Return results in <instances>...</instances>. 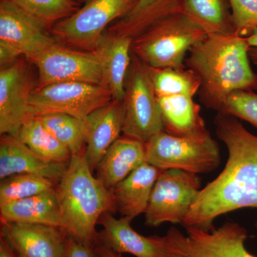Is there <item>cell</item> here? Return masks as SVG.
<instances>
[{
    "instance_id": "29",
    "label": "cell",
    "mask_w": 257,
    "mask_h": 257,
    "mask_svg": "<svg viewBox=\"0 0 257 257\" xmlns=\"http://www.w3.org/2000/svg\"><path fill=\"white\" fill-rule=\"evenodd\" d=\"M217 113L244 120L257 128V94L252 91L233 92L226 97Z\"/></svg>"
},
{
    "instance_id": "5",
    "label": "cell",
    "mask_w": 257,
    "mask_h": 257,
    "mask_svg": "<svg viewBox=\"0 0 257 257\" xmlns=\"http://www.w3.org/2000/svg\"><path fill=\"white\" fill-rule=\"evenodd\" d=\"M146 162L161 170H180L209 173L221 163L220 150L209 132L204 135L176 137L162 130L145 143Z\"/></svg>"
},
{
    "instance_id": "30",
    "label": "cell",
    "mask_w": 257,
    "mask_h": 257,
    "mask_svg": "<svg viewBox=\"0 0 257 257\" xmlns=\"http://www.w3.org/2000/svg\"><path fill=\"white\" fill-rule=\"evenodd\" d=\"M235 27L240 37L249 36L257 28V0H229Z\"/></svg>"
},
{
    "instance_id": "20",
    "label": "cell",
    "mask_w": 257,
    "mask_h": 257,
    "mask_svg": "<svg viewBox=\"0 0 257 257\" xmlns=\"http://www.w3.org/2000/svg\"><path fill=\"white\" fill-rule=\"evenodd\" d=\"M145 162V144L124 135L118 138L106 152L96 168V177L111 190Z\"/></svg>"
},
{
    "instance_id": "12",
    "label": "cell",
    "mask_w": 257,
    "mask_h": 257,
    "mask_svg": "<svg viewBox=\"0 0 257 257\" xmlns=\"http://www.w3.org/2000/svg\"><path fill=\"white\" fill-rule=\"evenodd\" d=\"M30 69L23 60L1 67L0 134L17 136L29 116L28 100L34 89Z\"/></svg>"
},
{
    "instance_id": "17",
    "label": "cell",
    "mask_w": 257,
    "mask_h": 257,
    "mask_svg": "<svg viewBox=\"0 0 257 257\" xmlns=\"http://www.w3.org/2000/svg\"><path fill=\"white\" fill-rule=\"evenodd\" d=\"M84 155L94 172L109 147L122 133V101L112 100L93 111L84 119Z\"/></svg>"
},
{
    "instance_id": "24",
    "label": "cell",
    "mask_w": 257,
    "mask_h": 257,
    "mask_svg": "<svg viewBox=\"0 0 257 257\" xmlns=\"http://www.w3.org/2000/svg\"><path fill=\"white\" fill-rule=\"evenodd\" d=\"M19 140L32 151L47 161L67 163L72 154L36 116H30L19 130Z\"/></svg>"
},
{
    "instance_id": "7",
    "label": "cell",
    "mask_w": 257,
    "mask_h": 257,
    "mask_svg": "<svg viewBox=\"0 0 257 257\" xmlns=\"http://www.w3.org/2000/svg\"><path fill=\"white\" fill-rule=\"evenodd\" d=\"M122 103L124 136L145 144L164 130L157 97L147 65L133 53Z\"/></svg>"
},
{
    "instance_id": "4",
    "label": "cell",
    "mask_w": 257,
    "mask_h": 257,
    "mask_svg": "<svg viewBox=\"0 0 257 257\" xmlns=\"http://www.w3.org/2000/svg\"><path fill=\"white\" fill-rule=\"evenodd\" d=\"M207 36L183 13H176L135 37L131 52L149 67L185 69L186 54Z\"/></svg>"
},
{
    "instance_id": "32",
    "label": "cell",
    "mask_w": 257,
    "mask_h": 257,
    "mask_svg": "<svg viewBox=\"0 0 257 257\" xmlns=\"http://www.w3.org/2000/svg\"><path fill=\"white\" fill-rule=\"evenodd\" d=\"M20 54L14 49L8 45L0 43V64L1 67L14 63L15 61L19 60Z\"/></svg>"
},
{
    "instance_id": "21",
    "label": "cell",
    "mask_w": 257,
    "mask_h": 257,
    "mask_svg": "<svg viewBox=\"0 0 257 257\" xmlns=\"http://www.w3.org/2000/svg\"><path fill=\"white\" fill-rule=\"evenodd\" d=\"M164 131L176 137H190L208 133L200 114V106L193 97L184 95L157 98Z\"/></svg>"
},
{
    "instance_id": "16",
    "label": "cell",
    "mask_w": 257,
    "mask_h": 257,
    "mask_svg": "<svg viewBox=\"0 0 257 257\" xmlns=\"http://www.w3.org/2000/svg\"><path fill=\"white\" fill-rule=\"evenodd\" d=\"M0 139V179L28 174L45 177L58 184L69 162H52L32 151L13 135H1Z\"/></svg>"
},
{
    "instance_id": "9",
    "label": "cell",
    "mask_w": 257,
    "mask_h": 257,
    "mask_svg": "<svg viewBox=\"0 0 257 257\" xmlns=\"http://www.w3.org/2000/svg\"><path fill=\"white\" fill-rule=\"evenodd\" d=\"M114 100L110 91L84 82H62L35 87L28 100L30 116L61 113L84 120L93 111Z\"/></svg>"
},
{
    "instance_id": "25",
    "label": "cell",
    "mask_w": 257,
    "mask_h": 257,
    "mask_svg": "<svg viewBox=\"0 0 257 257\" xmlns=\"http://www.w3.org/2000/svg\"><path fill=\"white\" fill-rule=\"evenodd\" d=\"M147 67L157 98L176 95L194 97L199 92L201 79L192 69Z\"/></svg>"
},
{
    "instance_id": "10",
    "label": "cell",
    "mask_w": 257,
    "mask_h": 257,
    "mask_svg": "<svg viewBox=\"0 0 257 257\" xmlns=\"http://www.w3.org/2000/svg\"><path fill=\"white\" fill-rule=\"evenodd\" d=\"M201 186L197 174L175 169L162 170L145 213V224L152 227L166 222L182 224Z\"/></svg>"
},
{
    "instance_id": "19",
    "label": "cell",
    "mask_w": 257,
    "mask_h": 257,
    "mask_svg": "<svg viewBox=\"0 0 257 257\" xmlns=\"http://www.w3.org/2000/svg\"><path fill=\"white\" fill-rule=\"evenodd\" d=\"M133 40L105 34L95 51L100 60L101 86L110 91L114 100L122 101L125 82L132 61Z\"/></svg>"
},
{
    "instance_id": "31",
    "label": "cell",
    "mask_w": 257,
    "mask_h": 257,
    "mask_svg": "<svg viewBox=\"0 0 257 257\" xmlns=\"http://www.w3.org/2000/svg\"><path fill=\"white\" fill-rule=\"evenodd\" d=\"M94 243L86 242L67 235L61 257H99Z\"/></svg>"
},
{
    "instance_id": "6",
    "label": "cell",
    "mask_w": 257,
    "mask_h": 257,
    "mask_svg": "<svg viewBox=\"0 0 257 257\" xmlns=\"http://www.w3.org/2000/svg\"><path fill=\"white\" fill-rule=\"evenodd\" d=\"M138 3V0H87L82 8L52 27V36L64 46L94 52L106 28L128 15Z\"/></svg>"
},
{
    "instance_id": "35",
    "label": "cell",
    "mask_w": 257,
    "mask_h": 257,
    "mask_svg": "<svg viewBox=\"0 0 257 257\" xmlns=\"http://www.w3.org/2000/svg\"><path fill=\"white\" fill-rule=\"evenodd\" d=\"M154 0H138V4H137L135 8H134L128 15H133L138 14L141 13L144 10L146 9L147 7L149 6Z\"/></svg>"
},
{
    "instance_id": "11",
    "label": "cell",
    "mask_w": 257,
    "mask_h": 257,
    "mask_svg": "<svg viewBox=\"0 0 257 257\" xmlns=\"http://www.w3.org/2000/svg\"><path fill=\"white\" fill-rule=\"evenodd\" d=\"M32 63L38 69L35 87L72 82L101 84L100 60L95 52L76 50L57 42Z\"/></svg>"
},
{
    "instance_id": "23",
    "label": "cell",
    "mask_w": 257,
    "mask_h": 257,
    "mask_svg": "<svg viewBox=\"0 0 257 257\" xmlns=\"http://www.w3.org/2000/svg\"><path fill=\"white\" fill-rule=\"evenodd\" d=\"M182 13L207 35L236 34L226 0H182Z\"/></svg>"
},
{
    "instance_id": "13",
    "label": "cell",
    "mask_w": 257,
    "mask_h": 257,
    "mask_svg": "<svg viewBox=\"0 0 257 257\" xmlns=\"http://www.w3.org/2000/svg\"><path fill=\"white\" fill-rule=\"evenodd\" d=\"M56 42L41 24L8 0H2L0 43L12 47L33 62Z\"/></svg>"
},
{
    "instance_id": "15",
    "label": "cell",
    "mask_w": 257,
    "mask_h": 257,
    "mask_svg": "<svg viewBox=\"0 0 257 257\" xmlns=\"http://www.w3.org/2000/svg\"><path fill=\"white\" fill-rule=\"evenodd\" d=\"M1 236L18 257H61L67 234L57 226L1 222Z\"/></svg>"
},
{
    "instance_id": "27",
    "label": "cell",
    "mask_w": 257,
    "mask_h": 257,
    "mask_svg": "<svg viewBox=\"0 0 257 257\" xmlns=\"http://www.w3.org/2000/svg\"><path fill=\"white\" fill-rule=\"evenodd\" d=\"M57 183L50 179L28 174L10 176L0 183V205L56 190Z\"/></svg>"
},
{
    "instance_id": "2",
    "label": "cell",
    "mask_w": 257,
    "mask_h": 257,
    "mask_svg": "<svg viewBox=\"0 0 257 257\" xmlns=\"http://www.w3.org/2000/svg\"><path fill=\"white\" fill-rule=\"evenodd\" d=\"M246 37L236 34L207 35L190 49L187 68L201 79L200 100L208 109L220 110L236 91H257V74L249 64Z\"/></svg>"
},
{
    "instance_id": "1",
    "label": "cell",
    "mask_w": 257,
    "mask_h": 257,
    "mask_svg": "<svg viewBox=\"0 0 257 257\" xmlns=\"http://www.w3.org/2000/svg\"><path fill=\"white\" fill-rule=\"evenodd\" d=\"M214 124L229 158L219 175L197 194L182 223L186 229L211 231L218 216L243 208L257 209V136L231 115L217 113Z\"/></svg>"
},
{
    "instance_id": "28",
    "label": "cell",
    "mask_w": 257,
    "mask_h": 257,
    "mask_svg": "<svg viewBox=\"0 0 257 257\" xmlns=\"http://www.w3.org/2000/svg\"><path fill=\"white\" fill-rule=\"evenodd\" d=\"M45 28L68 18L79 9L74 0H8Z\"/></svg>"
},
{
    "instance_id": "14",
    "label": "cell",
    "mask_w": 257,
    "mask_h": 257,
    "mask_svg": "<svg viewBox=\"0 0 257 257\" xmlns=\"http://www.w3.org/2000/svg\"><path fill=\"white\" fill-rule=\"evenodd\" d=\"M131 219H116L111 212L101 215L98 224L103 227L97 239L115 252L130 253L136 257H168L166 236H145L131 226Z\"/></svg>"
},
{
    "instance_id": "33",
    "label": "cell",
    "mask_w": 257,
    "mask_h": 257,
    "mask_svg": "<svg viewBox=\"0 0 257 257\" xmlns=\"http://www.w3.org/2000/svg\"><path fill=\"white\" fill-rule=\"evenodd\" d=\"M94 244L99 257H121V253L115 252L110 248L101 243L97 239Z\"/></svg>"
},
{
    "instance_id": "37",
    "label": "cell",
    "mask_w": 257,
    "mask_h": 257,
    "mask_svg": "<svg viewBox=\"0 0 257 257\" xmlns=\"http://www.w3.org/2000/svg\"><path fill=\"white\" fill-rule=\"evenodd\" d=\"M248 56L253 63L257 65V47H250L248 50Z\"/></svg>"
},
{
    "instance_id": "18",
    "label": "cell",
    "mask_w": 257,
    "mask_h": 257,
    "mask_svg": "<svg viewBox=\"0 0 257 257\" xmlns=\"http://www.w3.org/2000/svg\"><path fill=\"white\" fill-rule=\"evenodd\" d=\"M162 171L146 162L115 186L111 190L115 212L132 220L145 214Z\"/></svg>"
},
{
    "instance_id": "3",
    "label": "cell",
    "mask_w": 257,
    "mask_h": 257,
    "mask_svg": "<svg viewBox=\"0 0 257 257\" xmlns=\"http://www.w3.org/2000/svg\"><path fill=\"white\" fill-rule=\"evenodd\" d=\"M61 229L86 242L97 239L96 225L105 212H115L111 190L88 165L84 152L72 155L67 170L57 185Z\"/></svg>"
},
{
    "instance_id": "8",
    "label": "cell",
    "mask_w": 257,
    "mask_h": 257,
    "mask_svg": "<svg viewBox=\"0 0 257 257\" xmlns=\"http://www.w3.org/2000/svg\"><path fill=\"white\" fill-rule=\"evenodd\" d=\"M187 236L172 227L167 235L168 257H257L245 246L247 231L238 223L226 221L211 231L187 228Z\"/></svg>"
},
{
    "instance_id": "22",
    "label": "cell",
    "mask_w": 257,
    "mask_h": 257,
    "mask_svg": "<svg viewBox=\"0 0 257 257\" xmlns=\"http://www.w3.org/2000/svg\"><path fill=\"white\" fill-rule=\"evenodd\" d=\"M4 223L50 225L61 228L60 207L56 190L0 205Z\"/></svg>"
},
{
    "instance_id": "26",
    "label": "cell",
    "mask_w": 257,
    "mask_h": 257,
    "mask_svg": "<svg viewBox=\"0 0 257 257\" xmlns=\"http://www.w3.org/2000/svg\"><path fill=\"white\" fill-rule=\"evenodd\" d=\"M36 116L60 143L67 147L72 155L84 152V120L61 113H50Z\"/></svg>"
},
{
    "instance_id": "34",
    "label": "cell",
    "mask_w": 257,
    "mask_h": 257,
    "mask_svg": "<svg viewBox=\"0 0 257 257\" xmlns=\"http://www.w3.org/2000/svg\"><path fill=\"white\" fill-rule=\"evenodd\" d=\"M0 257H18L3 236H0Z\"/></svg>"
},
{
    "instance_id": "36",
    "label": "cell",
    "mask_w": 257,
    "mask_h": 257,
    "mask_svg": "<svg viewBox=\"0 0 257 257\" xmlns=\"http://www.w3.org/2000/svg\"><path fill=\"white\" fill-rule=\"evenodd\" d=\"M246 40L250 47H257V28L253 30L249 36L246 37Z\"/></svg>"
}]
</instances>
